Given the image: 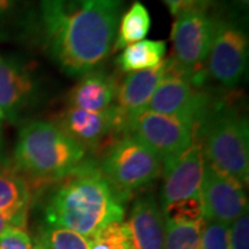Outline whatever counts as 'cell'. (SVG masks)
<instances>
[{
	"instance_id": "1",
	"label": "cell",
	"mask_w": 249,
	"mask_h": 249,
	"mask_svg": "<svg viewBox=\"0 0 249 249\" xmlns=\"http://www.w3.org/2000/svg\"><path fill=\"white\" fill-rule=\"evenodd\" d=\"M124 0H37L36 32L65 75L100 70L112 53Z\"/></svg>"
},
{
	"instance_id": "2",
	"label": "cell",
	"mask_w": 249,
	"mask_h": 249,
	"mask_svg": "<svg viewBox=\"0 0 249 249\" xmlns=\"http://www.w3.org/2000/svg\"><path fill=\"white\" fill-rule=\"evenodd\" d=\"M52 187L43 206L47 224L91 238L109 223L124 220L127 199L116 191L94 160H86Z\"/></svg>"
},
{
	"instance_id": "3",
	"label": "cell",
	"mask_w": 249,
	"mask_h": 249,
	"mask_svg": "<svg viewBox=\"0 0 249 249\" xmlns=\"http://www.w3.org/2000/svg\"><path fill=\"white\" fill-rule=\"evenodd\" d=\"M85 160L86 151L54 122L32 121L18 132L11 163L37 193L68 176Z\"/></svg>"
},
{
	"instance_id": "4",
	"label": "cell",
	"mask_w": 249,
	"mask_h": 249,
	"mask_svg": "<svg viewBox=\"0 0 249 249\" xmlns=\"http://www.w3.org/2000/svg\"><path fill=\"white\" fill-rule=\"evenodd\" d=\"M205 160L248 186L249 126L247 115L227 101H213L196 127Z\"/></svg>"
},
{
	"instance_id": "5",
	"label": "cell",
	"mask_w": 249,
	"mask_h": 249,
	"mask_svg": "<svg viewBox=\"0 0 249 249\" xmlns=\"http://www.w3.org/2000/svg\"><path fill=\"white\" fill-rule=\"evenodd\" d=\"M103 175L119 194L130 199L162 173V162L142 142L124 134L103 152L98 163Z\"/></svg>"
},
{
	"instance_id": "6",
	"label": "cell",
	"mask_w": 249,
	"mask_h": 249,
	"mask_svg": "<svg viewBox=\"0 0 249 249\" xmlns=\"http://www.w3.org/2000/svg\"><path fill=\"white\" fill-rule=\"evenodd\" d=\"M214 29L206 58L208 78L227 89L240 85L248 71L249 39L244 18L237 13L213 14Z\"/></svg>"
},
{
	"instance_id": "7",
	"label": "cell",
	"mask_w": 249,
	"mask_h": 249,
	"mask_svg": "<svg viewBox=\"0 0 249 249\" xmlns=\"http://www.w3.org/2000/svg\"><path fill=\"white\" fill-rule=\"evenodd\" d=\"M205 86L194 85L183 68L172 57L166 58L163 79L147 104V111L170 115L196 127L213 104Z\"/></svg>"
},
{
	"instance_id": "8",
	"label": "cell",
	"mask_w": 249,
	"mask_h": 249,
	"mask_svg": "<svg viewBox=\"0 0 249 249\" xmlns=\"http://www.w3.org/2000/svg\"><path fill=\"white\" fill-rule=\"evenodd\" d=\"M214 17L208 10H186L176 16L170 39L173 43V60L186 72L196 86H205L208 80L206 58L213 37Z\"/></svg>"
},
{
	"instance_id": "9",
	"label": "cell",
	"mask_w": 249,
	"mask_h": 249,
	"mask_svg": "<svg viewBox=\"0 0 249 249\" xmlns=\"http://www.w3.org/2000/svg\"><path fill=\"white\" fill-rule=\"evenodd\" d=\"M126 134L150 148L162 163L180 155L196 142L194 126L175 116L147 109L127 118Z\"/></svg>"
},
{
	"instance_id": "10",
	"label": "cell",
	"mask_w": 249,
	"mask_h": 249,
	"mask_svg": "<svg viewBox=\"0 0 249 249\" xmlns=\"http://www.w3.org/2000/svg\"><path fill=\"white\" fill-rule=\"evenodd\" d=\"M54 124L86 152L100 154L126 134L127 116L115 104L101 112L67 107Z\"/></svg>"
},
{
	"instance_id": "11",
	"label": "cell",
	"mask_w": 249,
	"mask_h": 249,
	"mask_svg": "<svg viewBox=\"0 0 249 249\" xmlns=\"http://www.w3.org/2000/svg\"><path fill=\"white\" fill-rule=\"evenodd\" d=\"M201 198L206 222L230 226L240 216L248 213L245 186L205 160Z\"/></svg>"
},
{
	"instance_id": "12",
	"label": "cell",
	"mask_w": 249,
	"mask_h": 249,
	"mask_svg": "<svg viewBox=\"0 0 249 249\" xmlns=\"http://www.w3.org/2000/svg\"><path fill=\"white\" fill-rule=\"evenodd\" d=\"M204 166L202 145L196 140L186 151L162 163L163 183L160 190V208L201 196Z\"/></svg>"
},
{
	"instance_id": "13",
	"label": "cell",
	"mask_w": 249,
	"mask_h": 249,
	"mask_svg": "<svg viewBox=\"0 0 249 249\" xmlns=\"http://www.w3.org/2000/svg\"><path fill=\"white\" fill-rule=\"evenodd\" d=\"M37 82L21 61L0 54V112L9 122L19 121L37 96Z\"/></svg>"
},
{
	"instance_id": "14",
	"label": "cell",
	"mask_w": 249,
	"mask_h": 249,
	"mask_svg": "<svg viewBox=\"0 0 249 249\" xmlns=\"http://www.w3.org/2000/svg\"><path fill=\"white\" fill-rule=\"evenodd\" d=\"M126 226L133 249H165L166 223L160 202L151 196H140L133 202Z\"/></svg>"
},
{
	"instance_id": "15",
	"label": "cell",
	"mask_w": 249,
	"mask_h": 249,
	"mask_svg": "<svg viewBox=\"0 0 249 249\" xmlns=\"http://www.w3.org/2000/svg\"><path fill=\"white\" fill-rule=\"evenodd\" d=\"M119 83L114 75L96 70L80 76L68 93V107L101 112L115 104Z\"/></svg>"
},
{
	"instance_id": "16",
	"label": "cell",
	"mask_w": 249,
	"mask_h": 249,
	"mask_svg": "<svg viewBox=\"0 0 249 249\" xmlns=\"http://www.w3.org/2000/svg\"><path fill=\"white\" fill-rule=\"evenodd\" d=\"M166 71V58L155 68L127 73V76L119 85L115 106L124 115L132 116L144 111L158 88Z\"/></svg>"
},
{
	"instance_id": "17",
	"label": "cell",
	"mask_w": 249,
	"mask_h": 249,
	"mask_svg": "<svg viewBox=\"0 0 249 249\" xmlns=\"http://www.w3.org/2000/svg\"><path fill=\"white\" fill-rule=\"evenodd\" d=\"M34 196L32 186L13 166L11 160L0 165V213L14 216L28 223Z\"/></svg>"
},
{
	"instance_id": "18",
	"label": "cell",
	"mask_w": 249,
	"mask_h": 249,
	"mask_svg": "<svg viewBox=\"0 0 249 249\" xmlns=\"http://www.w3.org/2000/svg\"><path fill=\"white\" fill-rule=\"evenodd\" d=\"M37 0H0V42L22 39L35 25Z\"/></svg>"
},
{
	"instance_id": "19",
	"label": "cell",
	"mask_w": 249,
	"mask_h": 249,
	"mask_svg": "<svg viewBox=\"0 0 249 249\" xmlns=\"http://www.w3.org/2000/svg\"><path fill=\"white\" fill-rule=\"evenodd\" d=\"M166 42L165 40H147L127 46L116 57V65L122 72L145 71L155 68L165 60Z\"/></svg>"
},
{
	"instance_id": "20",
	"label": "cell",
	"mask_w": 249,
	"mask_h": 249,
	"mask_svg": "<svg viewBox=\"0 0 249 249\" xmlns=\"http://www.w3.org/2000/svg\"><path fill=\"white\" fill-rule=\"evenodd\" d=\"M150 28L151 17L148 10L140 1H134L124 16H121L112 50H124L127 46L142 42L148 35Z\"/></svg>"
},
{
	"instance_id": "21",
	"label": "cell",
	"mask_w": 249,
	"mask_h": 249,
	"mask_svg": "<svg viewBox=\"0 0 249 249\" xmlns=\"http://www.w3.org/2000/svg\"><path fill=\"white\" fill-rule=\"evenodd\" d=\"M206 220L166 223L165 249H202V231Z\"/></svg>"
},
{
	"instance_id": "22",
	"label": "cell",
	"mask_w": 249,
	"mask_h": 249,
	"mask_svg": "<svg viewBox=\"0 0 249 249\" xmlns=\"http://www.w3.org/2000/svg\"><path fill=\"white\" fill-rule=\"evenodd\" d=\"M35 241L49 249H89L90 245L89 238L79 232L47 223L40 226Z\"/></svg>"
},
{
	"instance_id": "23",
	"label": "cell",
	"mask_w": 249,
	"mask_h": 249,
	"mask_svg": "<svg viewBox=\"0 0 249 249\" xmlns=\"http://www.w3.org/2000/svg\"><path fill=\"white\" fill-rule=\"evenodd\" d=\"M89 249H133L130 232L126 223H109L89 238Z\"/></svg>"
},
{
	"instance_id": "24",
	"label": "cell",
	"mask_w": 249,
	"mask_h": 249,
	"mask_svg": "<svg viewBox=\"0 0 249 249\" xmlns=\"http://www.w3.org/2000/svg\"><path fill=\"white\" fill-rule=\"evenodd\" d=\"M160 209L165 217V222L193 223L205 220L204 205L201 196L187 198Z\"/></svg>"
},
{
	"instance_id": "25",
	"label": "cell",
	"mask_w": 249,
	"mask_h": 249,
	"mask_svg": "<svg viewBox=\"0 0 249 249\" xmlns=\"http://www.w3.org/2000/svg\"><path fill=\"white\" fill-rule=\"evenodd\" d=\"M202 249H230L229 226L217 222H205Z\"/></svg>"
},
{
	"instance_id": "26",
	"label": "cell",
	"mask_w": 249,
	"mask_h": 249,
	"mask_svg": "<svg viewBox=\"0 0 249 249\" xmlns=\"http://www.w3.org/2000/svg\"><path fill=\"white\" fill-rule=\"evenodd\" d=\"M0 249H34V241L27 229L7 227L0 234Z\"/></svg>"
},
{
	"instance_id": "27",
	"label": "cell",
	"mask_w": 249,
	"mask_h": 249,
	"mask_svg": "<svg viewBox=\"0 0 249 249\" xmlns=\"http://www.w3.org/2000/svg\"><path fill=\"white\" fill-rule=\"evenodd\" d=\"M230 249H249V216L244 213L229 226Z\"/></svg>"
},
{
	"instance_id": "28",
	"label": "cell",
	"mask_w": 249,
	"mask_h": 249,
	"mask_svg": "<svg viewBox=\"0 0 249 249\" xmlns=\"http://www.w3.org/2000/svg\"><path fill=\"white\" fill-rule=\"evenodd\" d=\"M162 1L169 9L170 14L175 17L178 16L180 13L186 11V10H208L213 3V0H162Z\"/></svg>"
},
{
	"instance_id": "29",
	"label": "cell",
	"mask_w": 249,
	"mask_h": 249,
	"mask_svg": "<svg viewBox=\"0 0 249 249\" xmlns=\"http://www.w3.org/2000/svg\"><path fill=\"white\" fill-rule=\"evenodd\" d=\"M7 227H22V229H27V223H24L22 220L14 217V216L0 213V234L4 231Z\"/></svg>"
},
{
	"instance_id": "30",
	"label": "cell",
	"mask_w": 249,
	"mask_h": 249,
	"mask_svg": "<svg viewBox=\"0 0 249 249\" xmlns=\"http://www.w3.org/2000/svg\"><path fill=\"white\" fill-rule=\"evenodd\" d=\"M230 3L232 4V7L234 9H237L240 11L241 14H247V11H248V4H249V0H229Z\"/></svg>"
},
{
	"instance_id": "31",
	"label": "cell",
	"mask_w": 249,
	"mask_h": 249,
	"mask_svg": "<svg viewBox=\"0 0 249 249\" xmlns=\"http://www.w3.org/2000/svg\"><path fill=\"white\" fill-rule=\"evenodd\" d=\"M9 162V160L4 157V140H3V130H1V124H0V165Z\"/></svg>"
},
{
	"instance_id": "32",
	"label": "cell",
	"mask_w": 249,
	"mask_h": 249,
	"mask_svg": "<svg viewBox=\"0 0 249 249\" xmlns=\"http://www.w3.org/2000/svg\"><path fill=\"white\" fill-rule=\"evenodd\" d=\"M34 249H49L47 247H45V245H42V244H39V242H34Z\"/></svg>"
},
{
	"instance_id": "33",
	"label": "cell",
	"mask_w": 249,
	"mask_h": 249,
	"mask_svg": "<svg viewBox=\"0 0 249 249\" xmlns=\"http://www.w3.org/2000/svg\"><path fill=\"white\" fill-rule=\"evenodd\" d=\"M3 119H4V118H3V114H1V112H0V122H1V121H3Z\"/></svg>"
}]
</instances>
